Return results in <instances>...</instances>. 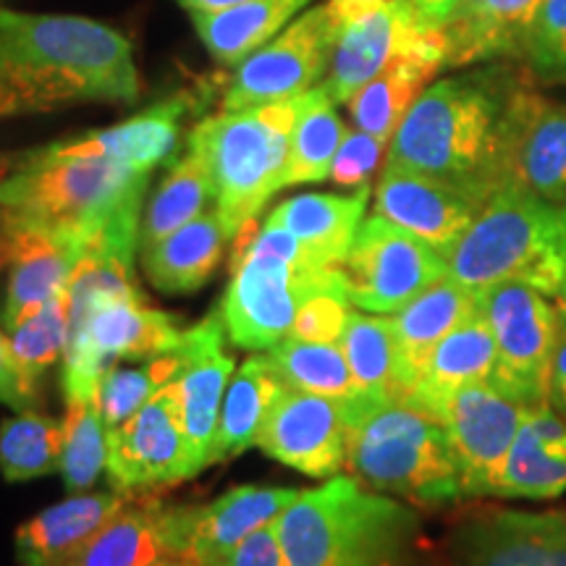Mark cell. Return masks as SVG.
<instances>
[{
  "instance_id": "1",
  "label": "cell",
  "mask_w": 566,
  "mask_h": 566,
  "mask_svg": "<svg viewBox=\"0 0 566 566\" xmlns=\"http://www.w3.org/2000/svg\"><path fill=\"white\" fill-rule=\"evenodd\" d=\"M137 97L139 71L122 32L87 17L0 9V122Z\"/></svg>"
},
{
  "instance_id": "2",
  "label": "cell",
  "mask_w": 566,
  "mask_h": 566,
  "mask_svg": "<svg viewBox=\"0 0 566 566\" xmlns=\"http://www.w3.org/2000/svg\"><path fill=\"white\" fill-rule=\"evenodd\" d=\"M522 87L506 69L428 84L396 129L386 166L428 174L488 202L506 184Z\"/></svg>"
},
{
  "instance_id": "3",
  "label": "cell",
  "mask_w": 566,
  "mask_h": 566,
  "mask_svg": "<svg viewBox=\"0 0 566 566\" xmlns=\"http://www.w3.org/2000/svg\"><path fill=\"white\" fill-rule=\"evenodd\" d=\"M286 566H424L422 520L412 504L352 475L300 491L279 520Z\"/></svg>"
},
{
  "instance_id": "4",
  "label": "cell",
  "mask_w": 566,
  "mask_h": 566,
  "mask_svg": "<svg viewBox=\"0 0 566 566\" xmlns=\"http://www.w3.org/2000/svg\"><path fill=\"white\" fill-rule=\"evenodd\" d=\"M346 467L370 491L412 506H454L464 501L446 424L407 399H352Z\"/></svg>"
},
{
  "instance_id": "5",
  "label": "cell",
  "mask_w": 566,
  "mask_h": 566,
  "mask_svg": "<svg viewBox=\"0 0 566 566\" xmlns=\"http://www.w3.org/2000/svg\"><path fill=\"white\" fill-rule=\"evenodd\" d=\"M150 174L108 158H71L51 147L21 153L19 166L0 181V210L13 223L38 226L84 244L142 210Z\"/></svg>"
},
{
  "instance_id": "6",
  "label": "cell",
  "mask_w": 566,
  "mask_h": 566,
  "mask_svg": "<svg viewBox=\"0 0 566 566\" xmlns=\"http://www.w3.org/2000/svg\"><path fill=\"white\" fill-rule=\"evenodd\" d=\"M315 294L346 296L342 268L317 263L281 226H250L239 233L231 260L221 307L226 334L239 349L268 352L289 336L300 307Z\"/></svg>"
},
{
  "instance_id": "7",
  "label": "cell",
  "mask_w": 566,
  "mask_h": 566,
  "mask_svg": "<svg viewBox=\"0 0 566 566\" xmlns=\"http://www.w3.org/2000/svg\"><path fill=\"white\" fill-rule=\"evenodd\" d=\"M449 275L472 292L520 281L554 300L566 279V205L501 187L446 254Z\"/></svg>"
},
{
  "instance_id": "8",
  "label": "cell",
  "mask_w": 566,
  "mask_h": 566,
  "mask_svg": "<svg viewBox=\"0 0 566 566\" xmlns=\"http://www.w3.org/2000/svg\"><path fill=\"white\" fill-rule=\"evenodd\" d=\"M296 111L300 97L258 108L221 111L189 132L187 145L208 166L216 210L231 239L254 226L265 202L281 192Z\"/></svg>"
},
{
  "instance_id": "9",
  "label": "cell",
  "mask_w": 566,
  "mask_h": 566,
  "mask_svg": "<svg viewBox=\"0 0 566 566\" xmlns=\"http://www.w3.org/2000/svg\"><path fill=\"white\" fill-rule=\"evenodd\" d=\"M478 307L499 354L493 386L527 409L546 405L562 317L556 302L527 283L501 281L480 289Z\"/></svg>"
},
{
  "instance_id": "10",
  "label": "cell",
  "mask_w": 566,
  "mask_h": 566,
  "mask_svg": "<svg viewBox=\"0 0 566 566\" xmlns=\"http://www.w3.org/2000/svg\"><path fill=\"white\" fill-rule=\"evenodd\" d=\"M342 271L354 307L394 315L424 289L446 279L449 263L436 247L373 212L354 233Z\"/></svg>"
},
{
  "instance_id": "11",
  "label": "cell",
  "mask_w": 566,
  "mask_h": 566,
  "mask_svg": "<svg viewBox=\"0 0 566 566\" xmlns=\"http://www.w3.org/2000/svg\"><path fill=\"white\" fill-rule=\"evenodd\" d=\"M338 17L331 3L302 11L286 30L237 66L223 95V111L286 103L325 80L334 55Z\"/></svg>"
},
{
  "instance_id": "12",
  "label": "cell",
  "mask_w": 566,
  "mask_h": 566,
  "mask_svg": "<svg viewBox=\"0 0 566 566\" xmlns=\"http://www.w3.org/2000/svg\"><path fill=\"white\" fill-rule=\"evenodd\" d=\"M412 55L449 59L446 32L417 17L412 0L380 6L338 21L331 66L321 87L336 105H346L375 76Z\"/></svg>"
},
{
  "instance_id": "13",
  "label": "cell",
  "mask_w": 566,
  "mask_h": 566,
  "mask_svg": "<svg viewBox=\"0 0 566 566\" xmlns=\"http://www.w3.org/2000/svg\"><path fill=\"white\" fill-rule=\"evenodd\" d=\"M181 338L176 317L150 307L139 292L108 296L69 328L63 378L101 380L116 359L158 357L174 352Z\"/></svg>"
},
{
  "instance_id": "14",
  "label": "cell",
  "mask_w": 566,
  "mask_h": 566,
  "mask_svg": "<svg viewBox=\"0 0 566 566\" xmlns=\"http://www.w3.org/2000/svg\"><path fill=\"white\" fill-rule=\"evenodd\" d=\"M530 409L493 384H472L446 399L441 422L454 449L464 501L493 499L514 438Z\"/></svg>"
},
{
  "instance_id": "15",
  "label": "cell",
  "mask_w": 566,
  "mask_h": 566,
  "mask_svg": "<svg viewBox=\"0 0 566 566\" xmlns=\"http://www.w3.org/2000/svg\"><path fill=\"white\" fill-rule=\"evenodd\" d=\"M111 488L126 493L153 491L192 478L176 380L158 388L129 420L108 430Z\"/></svg>"
},
{
  "instance_id": "16",
  "label": "cell",
  "mask_w": 566,
  "mask_h": 566,
  "mask_svg": "<svg viewBox=\"0 0 566 566\" xmlns=\"http://www.w3.org/2000/svg\"><path fill=\"white\" fill-rule=\"evenodd\" d=\"M446 566H566V514L480 509L446 537Z\"/></svg>"
},
{
  "instance_id": "17",
  "label": "cell",
  "mask_w": 566,
  "mask_h": 566,
  "mask_svg": "<svg viewBox=\"0 0 566 566\" xmlns=\"http://www.w3.org/2000/svg\"><path fill=\"white\" fill-rule=\"evenodd\" d=\"M354 396L334 399L283 388L254 446L310 478H336L346 467Z\"/></svg>"
},
{
  "instance_id": "18",
  "label": "cell",
  "mask_w": 566,
  "mask_h": 566,
  "mask_svg": "<svg viewBox=\"0 0 566 566\" xmlns=\"http://www.w3.org/2000/svg\"><path fill=\"white\" fill-rule=\"evenodd\" d=\"M483 205L462 187L399 166H384L375 184V212L436 247L443 258L470 229Z\"/></svg>"
},
{
  "instance_id": "19",
  "label": "cell",
  "mask_w": 566,
  "mask_h": 566,
  "mask_svg": "<svg viewBox=\"0 0 566 566\" xmlns=\"http://www.w3.org/2000/svg\"><path fill=\"white\" fill-rule=\"evenodd\" d=\"M300 495L296 488L239 485L202 506L176 509V556L208 566L260 527L273 525Z\"/></svg>"
},
{
  "instance_id": "20",
  "label": "cell",
  "mask_w": 566,
  "mask_h": 566,
  "mask_svg": "<svg viewBox=\"0 0 566 566\" xmlns=\"http://www.w3.org/2000/svg\"><path fill=\"white\" fill-rule=\"evenodd\" d=\"M223 313L212 310L202 323L184 331L181 338L184 367L176 375V388H179V409L192 475L210 467L218 415H221L226 388L231 384L233 359L223 349Z\"/></svg>"
},
{
  "instance_id": "21",
  "label": "cell",
  "mask_w": 566,
  "mask_h": 566,
  "mask_svg": "<svg viewBox=\"0 0 566 566\" xmlns=\"http://www.w3.org/2000/svg\"><path fill=\"white\" fill-rule=\"evenodd\" d=\"M506 184L566 205V103L548 101L530 84L516 97Z\"/></svg>"
},
{
  "instance_id": "22",
  "label": "cell",
  "mask_w": 566,
  "mask_h": 566,
  "mask_svg": "<svg viewBox=\"0 0 566 566\" xmlns=\"http://www.w3.org/2000/svg\"><path fill=\"white\" fill-rule=\"evenodd\" d=\"M192 108V97L187 92H176L166 101L150 105L137 116L111 126V129L90 132L84 137L63 139L48 145L55 155L71 158H108L137 171L153 174L160 163H166L179 147L181 122Z\"/></svg>"
},
{
  "instance_id": "23",
  "label": "cell",
  "mask_w": 566,
  "mask_h": 566,
  "mask_svg": "<svg viewBox=\"0 0 566 566\" xmlns=\"http://www.w3.org/2000/svg\"><path fill=\"white\" fill-rule=\"evenodd\" d=\"M134 493L97 491L69 493L61 504L48 506L24 522L13 537L19 566H59L74 556L84 543L92 541L108 525L122 509L129 504Z\"/></svg>"
},
{
  "instance_id": "24",
  "label": "cell",
  "mask_w": 566,
  "mask_h": 566,
  "mask_svg": "<svg viewBox=\"0 0 566 566\" xmlns=\"http://www.w3.org/2000/svg\"><path fill=\"white\" fill-rule=\"evenodd\" d=\"M163 556H176V506L142 491L59 566H153Z\"/></svg>"
},
{
  "instance_id": "25",
  "label": "cell",
  "mask_w": 566,
  "mask_h": 566,
  "mask_svg": "<svg viewBox=\"0 0 566 566\" xmlns=\"http://www.w3.org/2000/svg\"><path fill=\"white\" fill-rule=\"evenodd\" d=\"M80 254L82 247L71 239L38 226L13 223V250L3 300L6 328L11 331L42 304L66 292L69 275Z\"/></svg>"
},
{
  "instance_id": "26",
  "label": "cell",
  "mask_w": 566,
  "mask_h": 566,
  "mask_svg": "<svg viewBox=\"0 0 566 566\" xmlns=\"http://www.w3.org/2000/svg\"><path fill=\"white\" fill-rule=\"evenodd\" d=\"M566 493V422L548 405L530 409L493 499L551 501Z\"/></svg>"
},
{
  "instance_id": "27",
  "label": "cell",
  "mask_w": 566,
  "mask_h": 566,
  "mask_svg": "<svg viewBox=\"0 0 566 566\" xmlns=\"http://www.w3.org/2000/svg\"><path fill=\"white\" fill-rule=\"evenodd\" d=\"M495 365V342L488 328L480 307L459 323L449 336H443L433 352L424 359L420 375L401 399L428 409L430 415H441L451 394L472 384H493ZM441 420V417H438Z\"/></svg>"
},
{
  "instance_id": "28",
  "label": "cell",
  "mask_w": 566,
  "mask_h": 566,
  "mask_svg": "<svg viewBox=\"0 0 566 566\" xmlns=\"http://www.w3.org/2000/svg\"><path fill=\"white\" fill-rule=\"evenodd\" d=\"M478 310V292L467 289L451 275H446L412 302L396 310L391 315L396 346H399V375H401V396L420 375L428 354L436 349L443 336H449L459 323ZM399 396V399H401Z\"/></svg>"
},
{
  "instance_id": "29",
  "label": "cell",
  "mask_w": 566,
  "mask_h": 566,
  "mask_svg": "<svg viewBox=\"0 0 566 566\" xmlns=\"http://www.w3.org/2000/svg\"><path fill=\"white\" fill-rule=\"evenodd\" d=\"M543 0H467L446 27V69L522 55Z\"/></svg>"
},
{
  "instance_id": "30",
  "label": "cell",
  "mask_w": 566,
  "mask_h": 566,
  "mask_svg": "<svg viewBox=\"0 0 566 566\" xmlns=\"http://www.w3.org/2000/svg\"><path fill=\"white\" fill-rule=\"evenodd\" d=\"M370 187L352 195H296L271 210L265 223L281 226L307 250L317 263L342 268L359 223L365 221Z\"/></svg>"
},
{
  "instance_id": "31",
  "label": "cell",
  "mask_w": 566,
  "mask_h": 566,
  "mask_svg": "<svg viewBox=\"0 0 566 566\" xmlns=\"http://www.w3.org/2000/svg\"><path fill=\"white\" fill-rule=\"evenodd\" d=\"M229 239L231 233L212 205L192 223L181 226L160 242L139 250L142 273L155 289L166 294L197 292L221 265Z\"/></svg>"
},
{
  "instance_id": "32",
  "label": "cell",
  "mask_w": 566,
  "mask_h": 566,
  "mask_svg": "<svg viewBox=\"0 0 566 566\" xmlns=\"http://www.w3.org/2000/svg\"><path fill=\"white\" fill-rule=\"evenodd\" d=\"M313 0H247L223 11H192L195 30L223 66H239L286 30Z\"/></svg>"
},
{
  "instance_id": "33",
  "label": "cell",
  "mask_w": 566,
  "mask_h": 566,
  "mask_svg": "<svg viewBox=\"0 0 566 566\" xmlns=\"http://www.w3.org/2000/svg\"><path fill=\"white\" fill-rule=\"evenodd\" d=\"M281 378L268 363L265 354H254L239 367L226 388L221 415H218L216 441H212L210 464L229 462L258 443L268 412L283 391Z\"/></svg>"
},
{
  "instance_id": "34",
  "label": "cell",
  "mask_w": 566,
  "mask_h": 566,
  "mask_svg": "<svg viewBox=\"0 0 566 566\" xmlns=\"http://www.w3.org/2000/svg\"><path fill=\"white\" fill-rule=\"evenodd\" d=\"M441 69H446V59L441 55H412V59L396 61L346 103L354 126L391 145L409 108Z\"/></svg>"
},
{
  "instance_id": "35",
  "label": "cell",
  "mask_w": 566,
  "mask_h": 566,
  "mask_svg": "<svg viewBox=\"0 0 566 566\" xmlns=\"http://www.w3.org/2000/svg\"><path fill=\"white\" fill-rule=\"evenodd\" d=\"M95 378H63L66 415H63L61 475L69 493H84L108 467V428L97 405Z\"/></svg>"
},
{
  "instance_id": "36",
  "label": "cell",
  "mask_w": 566,
  "mask_h": 566,
  "mask_svg": "<svg viewBox=\"0 0 566 566\" xmlns=\"http://www.w3.org/2000/svg\"><path fill=\"white\" fill-rule=\"evenodd\" d=\"M346 126L336 113V103L321 84L300 97L296 124L289 142V158L283 166L281 189L300 184L325 181L342 147Z\"/></svg>"
},
{
  "instance_id": "37",
  "label": "cell",
  "mask_w": 566,
  "mask_h": 566,
  "mask_svg": "<svg viewBox=\"0 0 566 566\" xmlns=\"http://www.w3.org/2000/svg\"><path fill=\"white\" fill-rule=\"evenodd\" d=\"M338 344L359 394L373 399H399V346H396L391 317L352 310Z\"/></svg>"
},
{
  "instance_id": "38",
  "label": "cell",
  "mask_w": 566,
  "mask_h": 566,
  "mask_svg": "<svg viewBox=\"0 0 566 566\" xmlns=\"http://www.w3.org/2000/svg\"><path fill=\"white\" fill-rule=\"evenodd\" d=\"M216 205L212 179L202 158L187 147V155L174 160L171 171L155 189V195L142 212L139 226V250L150 247L181 226L192 223L197 216Z\"/></svg>"
},
{
  "instance_id": "39",
  "label": "cell",
  "mask_w": 566,
  "mask_h": 566,
  "mask_svg": "<svg viewBox=\"0 0 566 566\" xmlns=\"http://www.w3.org/2000/svg\"><path fill=\"white\" fill-rule=\"evenodd\" d=\"M265 357L281 384L294 391L334 396V399L357 394L342 344H315L286 336L271 346Z\"/></svg>"
},
{
  "instance_id": "40",
  "label": "cell",
  "mask_w": 566,
  "mask_h": 566,
  "mask_svg": "<svg viewBox=\"0 0 566 566\" xmlns=\"http://www.w3.org/2000/svg\"><path fill=\"white\" fill-rule=\"evenodd\" d=\"M69 344V300L66 292L45 302L32 315L13 325L9 331V346L13 365L21 378L24 391L32 401H40V380L42 375L55 363L66 357Z\"/></svg>"
},
{
  "instance_id": "41",
  "label": "cell",
  "mask_w": 566,
  "mask_h": 566,
  "mask_svg": "<svg viewBox=\"0 0 566 566\" xmlns=\"http://www.w3.org/2000/svg\"><path fill=\"white\" fill-rule=\"evenodd\" d=\"M66 430L55 417L19 412L0 424V472L11 483L45 478L61 470Z\"/></svg>"
},
{
  "instance_id": "42",
  "label": "cell",
  "mask_w": 566,
  "mask_h": 566,
  "mask_svg": "<svg viewBox=\"0 0 566 566\" xmlns=\"http://www.w3.org/2000/svg\"><path fill=\"white\" fill-rule=\"evenodd\" d=\"M181 367V344L176 346L174 352L150 357L139 367L111 365L108 370L101 375V384H97V405H101L105 428L113 430L118 428V424H124L139 407H145L147 401H150V396L158 391V388L176 380Z\"/></svg>"
},
{
  "instance_id": "43",
  "label": "cell",
  "mask_w": 566,
  "mask_h": 566,
  "mask_svg": "<svg viewBox=\"0 0 566 566\" xmlns=\"http://www.w3.org/2000/svg\"><path fill=\"white\" fill-rule=\"evenodd\" d=\"M520 59L537 82H566V0H543Z\"/></svg>"
},
{
  "instance_id": "44",
  "label": "cell",
  "mask_w": 566,
  "mask_h": 566,
  "mask_svg": "<svg viewBox=\"0 0 566 566\" xmlns=\"http://www.w3.org/2000/svg\"><path fill=\"white\" fill-rule=\"evenodd\" d=\"M388 155L384 139L373 137L363 129H346L342 147H338L328 179L342 189L370 187L375 171Z\"/></svg>"
},
{
  "instance_id": "45",
  "label": "cell",
  "mask_w": 566,
  "mask_h": 566,
  "mask_svg": "<svg viewBox=\"0 0 566 566\" xmlns=\"http://www.w3.org/2000/svg\"><path fill=\"white\" fill-rule=\"evenodd\" d=\"M352 302L344 294H315L302 304L289 336L300 342L338 344L349 321Z\"/></svg>"
},
{
  "instance_id": "46",
  "label": "cell",
  "mask_w": 566,
  "mask_h": 566,
  "mask_svg": "<svg viewBox=\"0 0 566 566\" xmlns=\"http://www.w3.org/2000/svg\"><path fill=\"white\" fill-rule=\"evenodd\" d=\"M208 566H286L283 564V551L275 522L273 525L260 527L258 533H252L247 541L239 543L229 556H223L221 562Z\"/></svg>"
},
{
  "instance_id": "47",
  "label": "cell",
  "mask_w": 566,
  "mask_h": 566,
  "mask_svg": "<svg viewBox=\"0 0 566 566\" xmlns=\"http://www.w3.org/2000/svg\"><path fill=\"white\" fill-rule=\"evenodd\" d=\"M0 401L17 409V412H30L38 405L32 401V396L24 391L21 386V378L17 373V365H13L9 336L0 334Z\"/></svg>"
},
{
  "instance_id": "48",
  "label": "cell",
  "mask_w": 566,
  "mask_h": 566,
  "mask_svg": "<svg viewBox=\"0 0 566 566\" xmlns=\"http://www.w3.org/2000/svg\"><path fill=\"white\" fill-rule=\"evenodd\" d=\"M546 405L566 422V317L564 315L558 317V336H556L554 359H551Z\"/></svg>"
},
{
  "instance_id": "49",
  "label": "cell",
  "mask_w": 566,
  "mask_h": 566,
  "mask_svg": "<svg viewBox=\"0 0 566 566\" xmlns=\"http://www.w3.org/2000/svg\"><path fill=\"white\" fill-rule=\"evenodd\" d=\"M464 3L467 0H412L417 17L428 27H436V30H446L451 19L464 9Z\"/></svg>"
},
{
  "instance_id": "50",
  "label": "cell",
  "mask_w": 566,
  "mask_h": 566,
  "mask_svg": "<svg viewBox=\"0 0 566 566\" xmlns=\"http://www.w3.org/2000/svg\"><path fill=\"white\" fill-rule=\"evenodd\" d=\"M331 9L338 17V21L359 17V13L380 9V6H391V3H401V0H328Z\"/></svg>"
},
{
  "instance_id": "51",
  "label": "cell",
  "mask_w": 566,
  "mask_h": 566,
  "mask_svg": "<svg viewBox=\"0 0 566 566\" xmlns=\"http://www.w3.org/2000/svg\"><path fill=\"white\" fill-rule=\"evenodd\" d=\"M11 250H13V223L9 221V216L0 210V275H3V268L11 263Z\"/></svg>"
},
{
  "instance_id": "52",
  "label": "cell",
  "mask_w": 566,
  "mask_h": 566,
  "mask_svg": "<svg viewBox=\"0 0 566 566\" xmlns=\"http://www.w3.org/2000/svg\"><path fill=\"white\" fill-rule=\"evenodd\" d=\"M176 3L184 6V9L192 13V11H223V9H231V6L247 3V0H176Z\"/></svg>"
},
{
  "instance_id": "53",
  "label": "cell",
  "mask_w": 566,
  "mask_h": 566,
  "mask_svg": "<svg viewBox=\"0 0 566 566\" xmlns=\"http://www.w3.org/2000/svg\"><path fill=\"white\" fill-rule=\"evenodd\" d=\"M19 160H21V153H0V181L13 174V168L19 166Z\"/></svg>"
},
{
  "instance_id": "54",
  "label": "cell",
  "mask_w": 566,
  "mask_h": 566,
  "mask_svg": "<svg viewBox=\"0 0 566 566\" xmlns=\"http://www.w3.org/2000/svg\"><path fill=\"white\" fill-rule=\"evenodd\" d=\"M153 566H197V564L189 562V558H181V556H163L160 562H155Z\"/></svg>"
},
{
  "instance_id": "55",
  "label": "cell",
  "mask_w": 566,
  "mask_h": 566,
  "mask_svg": "<svg viewBox=\"0 0 566 566\" xmlns=\"http://www.w3.org/2000/svg\"><path fill=\"white\" fill-rule=\"evenodd\" d=\"M554 302H556V310H558V313H562V315L566 317V279L562 281V286H558V292H556V296H554Z\"/></svg>"
}]
</instances>
